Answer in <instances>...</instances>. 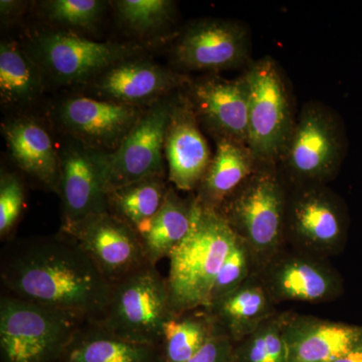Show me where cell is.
<instances>
[{
	"instance_id": "1",
	"label": "cell",
	"mask_w": 362,
	"mask_h": 362,
	"mask_svg": "<svg viewBox=\"0 0 362 362\" xmlns=\"http://www.w3.org/2000/svg\"><path fill=\"white\" fill-rule=\"evenodd\" d=\"M0 281L6 294L96 322L112 289L77 240L61 232L6 242Z\"/></svg>"
},
{
	"instance_id": "2",
	"label": "cell",
	"mask_w": 362,
	"mask_h": 362,
	"mask_svg": "<svg viewBox=\"0 0 362 362\" xmlns=\"http://www.w3.org/2000/svg\"><path fill=\"white\" fill-rule=\"evenodd\" d=\"M238 237L216 209L195 199L192 226L169 256L168 277L175 314L207 308L214 281Z\"/></svg>"
},
{
	"instance_id": "3",
	"label": "cell",
	"mask_w": 362,
	"mask_h": 362,
	"mask_svg": "<svg viewBox=\"0 0 362 362\" xmlns=\"http://www.w3.org/2000/svg\"><path fill=\"white\" fill-rule=\"evenodd\" d=\"M289 185L276 163H258L254 173L218 209L251 250L257 271L287 245L286 207Z\"/></svg>"
},
{
	"instance_id": "4",
	"label": "cell",
	"mask_w": 362,
	"mask_h": 362,
	"mask_svg": "<svg viewBox=\"0 0 362 362\" xmlns=\"http://www.w3.org/2000/svg\"><path fill=\"white\" fill-rule=\"evenodd\" d=\"M344 123L327 105L302 107L278 165L289 185H327L346 156Z\"/></svg>"
},
{
	"instance_id": "5",
	"label": "cell",
	"mask_w": 362,
	"mask_h": 362,
	"mask_svg": "<svg viewBox=\"0 0 362 362\" xmlns=\"http://www.w3.org/2000/svg\"><path fill=\"white\" fill-rule=\"evenodd\" d=\"M81 317L1 293L0 362H59Z\"/></svg>"
},
{
	"instance_id": "6",
	"label": "cell",
	"mask_w": 362,
	"mask_h": 362,
	"mask_svg": "<svg viewBox=\"0 0 362 362\" xmlns=\"http://www.w3.org/2000/svg\"><path fill=\"white\" fill-rule=\"evenodd\" d=\"M175 314L168 278L148 264L112 285L98 323L123 339L161 346L164 325Z\"/></svg>"
},
{
	"instance_id": "7",
	"label": "cell",
	"mask_w": 362,
	"mask_h": 362,
	"mask_svg": "<svg viewBox=\"0 0 362 362\" xmlns=\"http://www.w3.org/2000/svg\"><path fill=\"white\" fill-rule=\"evenodd\" d=\"M243 75L249 86L247 146L258 163L278 164L297 118L289 86L271 56L252 62Z\"/></svg>"
},
{
	"instance_id": "8",
	"label": "cell",
	"mask_w": 362,
	"mask_h": 362,
	"mask_svg": "<svg viewBox=\"0 0 362 362\" xmlns=\"http://www.w3.org/2000/svg\"><path fill=\"white\" fill-rule=\"evenodd\" d=\"M142 45L95 42L66 30L33 33L25 49L45 77L59 86L88 85L123 59L139 56Z\"/></svg>"
},
{
	"instance_id": "9",
	"label": "cell",
	"mask_w": 362,
	"mask_h": 362,
	"mask_svg": "<svg viewBox=\"0 0 362 362\" xmlns=\"http://www.w3.org/2000/svg\"><path fill=\"white\" fill-rule=\"evenodd\" d=\"M349 226L344 202L327 185H289L286 245L328 259L344 249Z\"/></svg>"
},
{
	"instance_id": "10",
	"label": "cell",
	"mask_w": 362,
	"mask_h": 362,
	"mask_svg": "<svg viewBox=\"0 0 362 362\" xmlns=\"http://www.w3.org/2000/svg\"><path fill=\"white\" fill-rule=\"evenodd\" d=\"M176 93L146 107L115 151L97 152L107 194L136 181L165 177L164 142Z\"/></svg>"
},
{
	"instance_id": "11",
	"label": "cell",
	"mask_w": 362,
	"mask_h": 362,
	"mask_svg": "<svg viewBox=\"0 0 362 362\" xmlns=\"http://www.w3.org/2000/svg\"><path fill=\"white\" fill-rule=\"evenodd\" d=\"M175 71H221L247 68L252 63V35L247 23L207 18L188 25L171 49Z\"/></svg>"
},
{
	"instance_id": "12",
	"label": "cell",
	"mask_w": 362,
	"mask_h": 362,
	"mask_svg": "<svg viewBox=\"0 0 362 362\" xmlns=\"http://www.w3.org/2000/svg\"><path fill=\"white\" fill-rule=\"evenodd\" d=\"M257 272L276 304L328 303L344 292L341 276L327 259L287 246Z\"/></svg>"
},
{
	"instance_id": "13",
	"label": "cell",
	"mask_w": 362,
	"mask_h": 362,
	"mask_svg": "<svg viewBox=\"0 0 362 362\" xmlns=\"http://www.w3.org/2000/svg\"><path fill=\"white\" fill-rule=\"evenodd\" d=\"M145 108L90 96L62 100L54 110V121L68 138L99 153L118 148Z\"/></svg>"
},
{
	"instance_id": "14",
	"label": "cell",
	"mask_w": 362,
	"mask_h": 362,
	"mask_svg": "<svg viewBox=\"0 0 362 362\" xmlns=\"http://www.w3.org/2000/svg\"><path fill=\"white\" fill-rule=\"evenodd\" d=\"M59 232L69 233L94 216L109 213L108 194L97 152L66 137L59 148Z\"/></svg>"
},
{
	"instance_id": "15",
	"label": "cell",
	"mask_w": 362,
	"mask_h": 362,
	"mask_svg": "<svg viewBox=\"0 0 362 362\" xmlns=\"http://www.w3.org/2000/svg\"><path fill=\"white\" fill-rule=\"evenodd\" d=\"M192 78L140 56L123 59L88 84V96L128 106L148 107L185 89Z\"/></svg>"
},
{
	"instance_id": "16",
	"label": "cell",
	"mask_w": 362,
	"mask_h": 362,
	"mask_svg": "<svg viewBox=\"0 0 362 362\" xmlns=\"http://www.w3.org/2000/svg\"><path fill=\"white\" fill-rule=\"evenodd\" d=\"M202 129L213 137L247 144L249 86L244 75L226 78L206 74L183 89Z\"/></svg>"
},
{
	"instance_id": "17",
	"label": "cell",
	"mask_w": 362,
	"mask_h": 362,
	"mask_svg": "<svg viewBox=\"0 0 362 362\" xmlns=\"http://www.w3.org/2000/svg\"><path fill=\"white\" fill-rule=\"evenodd\" d=\"M65 235L77 240L111 285L150 264L138 233L111 213L90 218Z\"/></svg>"
},
{
	"instance_id": "18",
	"label": "cell",
	"mask_w": 362,
	"mask_h": 362,
	"mask_svg": "<svg viewBox=\"0 0 362 362\" xmlns=\"http://www.w3.org/2000/svg\"><path fill=\"white\" fill-rule=\"evenodd\" d=\"M164 157L169 182L182 192L197 190L213 158L211 147L185 90L175 95L166 130Z\"/></svg>"
},
{
	"instance_id": "19",
	"label": "cell",
	"mask_w": 362,
	"mask_h": 362,
	"mask_svg": "<svg viewBox=\"0 0 362 362\" xmlns=\"http://www.w3.org/2000/svg\"><path fill=\"white\" fill-rule=\"evenodd\" d=\"M288 362H331L362 346V325L282 312Z\"/></svg>"
},
{
	"instance_id": "20",
	"label": "cell",
	"mask_w": 362,
	"mask_h": 362,
	"mask_svg": "<svg viewBox=\"0 0 362 362\" xmlns=\"http://www.w3.org/2000/svg\"><path fill=\"white\" fill-rule=\"evenodd\" d=\"M11 161L40 187L58 192L59 153L47 127L33 117L20 115L1 124Z\"/></svg>"
},
{
	"instance_id": "21",
	"label": "cell",
	"mask_w": 362,
	"mask_h": 362,
	"mask_svg": "<svg viewBox=\"0 0 362 362\" xmlns=\"http://www.w3.org/2000/svg\"><path fill=\"white\" fill-rule=\"evenodd\" d=\"M276 305L256 271L237 290L206 309L221 332L237 343L275 315Z\"/></svg>"
},
{
	"instance_id": "22",
	"label": "cell",
	"mask_w": 362,
	"mask_h": 362,
	"mask_svg": "<svg viewBox=\"0 0 362 362\" xmlns=\"http://www.w3.org/2000/svg\"><path fill=\"white\" fill-rule=\"evenodd\" d=\"M216 152L194 197L202 206L218 211L223 202L239 189L258 165L245 143L216 140Z\"/></svg>"
},
{
	"instance_id": "23",
	"label": "cell",
	"mask_w": 362,
	"mask_h": 362,
	"mask_svg": "<svg viewBox=\"0 0 362 362\" xmlns=\"http://www.w3.org/2000/svg\"><path fill=\"white\" fill-rule=\"evenodd\" d=\"M59 362H164L160 346L116 337L96 321H86Z\"/></svg>"
},
{
	"instance_id": "24",
	"label": "cell",
	"mask_w": 362,
	"mask_h": 362,
	"mask_svg": "<svg viewBox=\"0 0 362 362\" xmlns=\"http://www.w3.org/2000/svg\"><path fill=\"white\" fill-rule=\"evenodd\" d=\"M194 195L182 199L173 187H168L165 199L156 216L137 230L147 259L152 265L169 258L185 240L192 226Z\"/></svg>"
},
{
	"instance_id": "25",
	"label": "cell",
	"mask_w": 362,
	"mask_h": 362,
	"mask_svg": "<svg viewBox=\"0 0 362 362\" xmlns=\"http://www.w3.org/2000/svg\"><path fill=\"white\" fill-rule=\"evenodd\" d=\"M45 76L25 47L4 40L0 45V99L2 106L21 108L39 99Z\"/></svg>"
},
{
	"instance_id": "26",
	"label": "cell",
	"mask_w": 362,
	"mask_h": 362,
	"mask_svg": "<svg viewBox=\"0 0 362 362\" xmlns=\"http://www.w3.org/2000/svg\"><path fill=\"white\" fill-rule=\"evenodd\" d=\"M221 331L206 308L175 314L166 322L162 335L164 362H185Z\"/></svg>"
},
{
	"instance_id": "27",
	"label": "cell",
	"mask_w": 362,
	"mask_h": 362,
	"mask_svg": "<svg viewBox=\"0 0 362 362\" xmlns=\"http://www.w3.org/2000/svg\"><path fill=\"white\" fill-rule=\"evenodd\" d=\"M165 177L154 176L115 188L108 192L109 213L137 232L160 209L168 192Z\"/></svg>"
},
{
	"instance_id": "28",
	"label": "cell",
	"mask_w": 362,
	"mask_h": 362,
	"mask_svg": "<svg viewBox=\"0 0 362 362\" xmlns=\"http://www.w3.org/2000/svg\"><path fill=\"white\" fill-rule=\"evenodd\" d=\"M110 4L122 25L141 37L165 30L177 13L171 0H118Z\"/></svg>"
},
{
	"instance_id": "29",
	"label": "cell",
	"mask_w": 362,
	"mask_h": 362,
	"mask_svg": "<svg viewBox=\"0 0 362 362\" xmlns=\"http://www.w3.org/2000/svg\"><path fill=\"white\" fill-rule=\"evenodd\" d=\"M233 362H288L282 312L278 311L251 334L235 343Z\"/></svg>"
},
{
	"instance_id": "30",
	"label": "cell",
	"mask_w": 362,
	"mask_h": 362,
	"mask_svg": "<svg viewBox=\"0 0 362 362\" xmlns=\"http://www.w3.org/2000/svg\"><path fill=\"white\" fill-rule=\"evenodd\" d=\"M107 2L100 0H47L40 6L42 18L66 30H92L106 9Z\"/></svg>"
},
{
	"instance_id": "31",
	"label": "cell",
	"mask_w": 362,
	"mask_h": 362,
	"mask_svg": "<svg viewBox=\"0 0 362 362\" xmlns=\"http://www.w3.org/2000/svg\"><path fill=\"white\" fill-rule=\"evenodd\" d=\"M256 271V261L251 250L238 238L214 281L209 306L237 290Z\"/></svg>"
},
{
	"instance_id": "32",
	"label": "cell",
	"mask_w": 362,
	"mask_h": 362,
	"mask_svg": "<svg viewBox=\"0 0 362 362\" xmlns=\"http://www.w3.org/2000/svg\"><path fill=\"white\" fill-rule=\"evenodd\" d=\"M25 201V187L20 175L2 169L0 175V239L8 240L18 226Z\"/></svg>"
},
{
	"instance_id": "33",
	"label": "cell",
	"mask_w": 362,
	"mask_h": 362,
	"mask_svg": "<svg viewBox=\"0 0 362 362\" xmlns=\"http://www.w3.org/2000/svg\"><path fill=\"white\" fill-rule=\"evenodd\" d=\"M235 343L220 333L185 362H233Z\"/></svg>"
},
{
	"instance_id": "34",
	"label": "cell",
	"mask_w": 362,
	"mask_h": 362,
	"mask_svg": "<svg viewBox=\"0 0 362 362\" xmlns=\"http://www.w3.org/2000/svg\"><path fill=\"white\" fill-rule=\"evenodd\" d=\"M28 2L16 1V0H1L0 1V16L1 23L4 25L13 23L20 20L21 14L25 13Z\"/></svg>"
},
{
	"instance_id": "35",
	"label": "cell",
	"mask_w": 362,
	"mask_h": 362,
	"mask_svg": "<svg viewBox=\"0 0 362 362\" xmlns=\"http://www.w3.org/2000/svg\"><path fill=\"white\" fill-rule=\"evenodd\" d=\"M331 362H362V346L352 350Z\"/></svg>"
}]
</instances>
